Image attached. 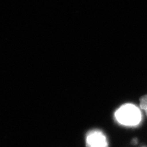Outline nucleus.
Masks as SVG:
<instances>
[{
	"label": "nucleus",
	"mask_w": 147,
	"mask_h": 147,
	"mask_svg": "<svg viewBox=\"0 0 147 147\" xmlns=\"http://www.w3.org/2000/svg\"><path fill=\"white\" fill-rule=\"evenodd\" d=\"M85 143L86 147H108L107 138L100 129H93L88 132Z\"/></svg>",
	"instance_id": "2"
},
{
	"label": "nucleus",
	"mask_w": 147,
	"mask_h": 147,
	"mask_svg": "<svg viewBox=\"0 0 147 147\" xmlns=\"http://www.w3.org/2000/svg\"><path fill=\"white\" fill-rule=\"evenodd\" d=\"M137 139H134V140H133V141H132V142H133V143L134 144H137Z\"/></svg>",
	"instance_id": "4"
},
{
	"label": "nucleus",
	"mask_w": 147,
	"mask_h": 147,
	"mask_svg": "<svg viewBox=\"0 0 147 147\" xmlns=\"http://www.w3.org/2000/svg\"><path fill=\"white\" fill-rule=\"evenodd\" d=\"M140 109H142L147 116V95H144L140 99Z\"/></svg>",
	"instance_id": "3"
},
{
	"label": "nucleus",
	"mask_w": 147,
	"mask_h": 147,
	"mask_svg": "<svg viewBox=\"0 0 147 147\" xmlns=\"http://www.w3.org/2000/svg\"><path fill=\"white\" fill-rule=\"evenodd\" d=\"M115 118L121 125L136 127L142 122V113L140 108L134 104H126L115 112Z\"/></svg>",
	"instance_id": "1"
}]
</instances>
